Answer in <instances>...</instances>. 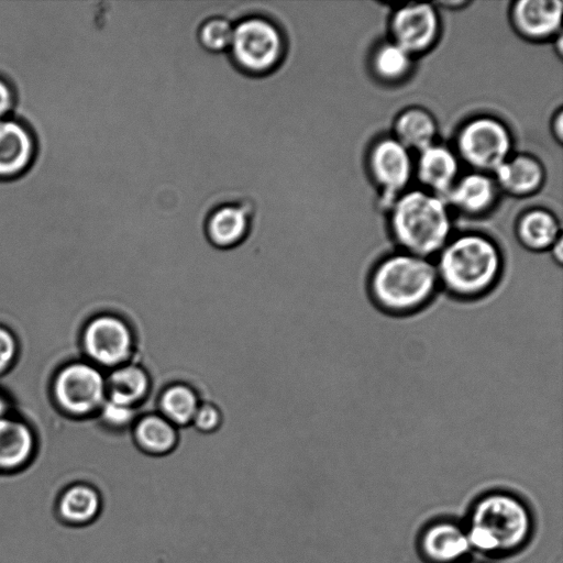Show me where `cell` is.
<instances>
[{
	"label": "cell",
	"mask_w": 563,
	"mask_h": 563,
	"mask_svg": "<svg viewBox=\"0 0 563 563\" xmlns=\"http://www.w3.org/2000/svg\"><path fill=\"white\" fill-rule=\"evenodd\" d=\"M433 262L441 292L460 301H476L490 295L506 268L498 243L478 232L452 236Z\"/></svg>",
	"instance_id": "1"
},
{
	"label": "cell",
	"mask_w": 563,
	"mask_h": 563,
	"mask_svg": "<svg viewBox=\"0 0 563 563\" xmlns=\"http://www.w3.org/2000/svg\"><path fill=\"white\" fill-rule=\"evenodd\" d=\"M367 292L376 308L386 314H416L441 292L434 262L401 251L388 252L373 265Z\"/></svg>",
	"instance_id": "2"
},
{
	"label": "cell",
	"mask_w": 563,
	"mask_h": 563,
	"mask_svg": "<svg viewBox=\"0 0 563 563\" xmlns=\"http://www.w3.org/2000/svg\"><path fill=\"white\" fill-rule=\"evenodd\" d=\"M387 211L398 251L433 260L452 238L448 203L423 189L406 190Z\"/></svg>",
	"instance_id": "3"
},
{
	"label": "cell",
	"mask_w": 563,
	"mask_h": 563,
	"mask_svg": "<svg viewBox=\"0 0 563 563\" xmlns=\"http://www.w3.org/2000/svg\"><path fill=\"white\" fill-rule=\"evenodd\" d=\"M531 529V515L522 500L506 492H493L474 503L465 531L473 549L505 555L525 545Z\"/></svg>",
	"instance_id": "4"
},
{
	"label": "cell",
	"mask_w": 563,
	"mask_h": 563,
	"mask_svg": "<svg viewBox=\"0 0 563 563\" xmlns=\"http://www.w3.org/2000/svg\"><path fill=\"white\" fill-rule=\"evenodd\" d=\"M229 51L241 70L264 75L280 64L285 40L279 27L271 20L250 16L234 26Z\"/></svg>",
	"instance_id": "5"
},
{
	"label": "cell",
	"mask_w": 563,
	"mask_h": 563,
	"mask_svg": "<svg viewBox=\"0 0 563 563\" xmlns=\"http://www.w3.org/2000/svg\"><path fill=\"white\" fill-rule=\"evenodd\" d=\"M512 137L507 125L490 115L465 122L456 134V155L475 172L493 174L510 155Z\"/></svg>",
	"instance_id": "6"
},
{
	"label": "cell",
	"mask_w": 563,
	"mask_h": 563,
	"mask_svg": "<svg viewBox=\"0 0 563 563\" xmlns=\"http://www.w3.org/2000/svg\"><path fill=\"white\" fill-rule=\"evenodd\" d=\"M82 346L90 363L111 371L132 361L135 336L124 318L106 311L95 316L86 324Z\"/></svg>",
	"instance_id": "7"
},
{
	"label": "cell",
	"mask_w": 563,
	"mask_h": 563,
	"mask_svg": "<svg viewBox=\"0 0 563 563\" xmlns=\"http://www.w3.org/2000/svg\"><path fill=\"white\" fill-rule=\"evenodd\" d=\"M367 167L378 188L380 205L388 210L406 191L413 175L411 152L393 136L382 137L368 152Z\"/></svg>",
	"instance_id": "8"
},
{
	"label": "cell",
	"mask_w": 563,
	"mask_h": 563,
	"mask_svg": "<svg viewBox=\"0 0 563 563\" xmlns=\"http://www.w3.org/2000/svg\"><path fill=\"white\" fill-rule=\"evenodd\" d=\"M54 394L58 404L71 415L98 413L107 398L106 375L92 363H71L55 378Z\"/></svg>",
	"instance_id": "9"
},
{
	"label": "cell",
	"mask_w": 563,
	"mask_h": 563,
	"mask_svg": "<svg viewBox=\"0 0 563 563\" xmlns=\"http://www.w3.org/2000/svg\"><path fill=\"white\" fill-rule=\"evenodd\" d=\"M394 43L412 56L429 51L437 42L441 23L438 8L432 3H407L394 10L390 18Z\"/></svg>",
	"instance_id": "10"
},
{
	"label": "cell",
	"mask_w": 563,
	"mask_h": 563,
	"mask_svg": "<svg viewBox=\"0 0 563 563\" xmlns=\"http://www.w3.org/2000/svg\"><path fill=\"white\" fill-rule=\"evenodd\" d=\"M36 156V140L22 121L0 119V180H11L25 174Z\"/></svg>",
	"instance_id": "11"
},
{
	"label": "cell",
	"mask_w": 563,
	"mask_h": 563,
	"mask_svg": "<svg viewBox=\"0 0 563 563\" xmlns=\"http://www.w3.org/2000/svg\"><path fill=\"white\" fill-rule=\"evenodd\" d=\"M562 7L559 0H518L510 9V20L527 40L553 38L561 34Z\"/></svg>",
	"instance_id": "12"
},
{
	"label": "cell",
	"mask_w": 563,
	"mask_h": 563,
	"mask_svg": "<svg viewBox=\"0 0 563 563\" xmlns=\"http://www.w3.org/2000/svg\"><path fill=\"white\" fill-rule=\"evenodd\" d=\"M426 563H459L471 551L465 529L453 521H437L426 527L418 539Z\"/></svg>",
	"instance_id": "13"
},
{
	"label": "cell",
	"mask_w": 563,
	"mask_h": 563,
	"mask_svg": "<svg viewBox=\"0 0 563 563\" xmlns=\"http://www.w3.org/2000/svg\"><path fill=\"white\" fill-rule=\"evenodd\" d=\"M459 159L452 148L433 143L418 153L413 174L423 190L444 199L460 177Z\"/></svg>",
	"instance_id": "14"
},
{
	"label": "cell",
	"mask_w": 563,
	"mask_h": 563,
	"mask_svg": "<svg viewBox=\"0 0 563 563\" xmlns=\"http://www.w3.org/2000/svg\"><path fill=\"white\" fill-rule=\"evenodd\" d=\"M497 185L490 174L472 172L457 178L444 200L470 217L483 216L493 208L497 198Z\"/></svg>",
	"instance_id": "15"
},
{
	"label": "cell",
	"mask_w": 563,
	"mask_h": 563,
	"mask_svg": "<svg viewBox=\"0 0 563 563\" xmlns=\"http://www.w3.org/2000/svg\"><path fill=\"white\" fill-rule=\"evenodd\" d=\"M497 188L514 197L537 194L545 179L541 162L530 154L510 155L492 174Z\"/></svg>",
	"instance_id": "16"
},
{
	"label": "cell",
	"mask_w": 563,
	"mask_h": 563,
	"mask_svg": "<svg viewBox=\"0 0 563 563\" xmlns=\"http://www.w3.org/2000/svg\"><path fill=\"white\" fill-rule=\"evenodd\" d=\"M515 235L519 245L534 255L550 252L562 239L558 217L544 208H532L520 214L516 222Z\"/></svg>",
	"instance_id": "17"
},
{
	"label": "cell",
	"mask_w": 563,
	"mask_h": 563,
	"mask_svg": "<svg viewBox=\"0 0 563 563\" xmlns=\"http://www.w3.org/2000/svg\"><path fill=\"white\" fill-rule=\"evenodd\" d=\"M203 232L213 247L230 250L246 240L251 232V220L244 208L223 205L209 214Z\"/></svg>",
	"instance_id": "18"
},
{
	"label": "cell",
	"mask_w": 563,
	"mask_h": 563,
	"mask_svg": "<svg viewBox=\"0 0 563 563\" xmlns=\"http://www.w3.org/2000/svg\"><path fill=\"white\" fill-rule=\"evenodd\" d=\"M107 399L139 408L151 394V378L140 364L129 362L106 375Z\"/></svg>",
	"instance_id": "19"
},
{
	"label": "cell",
	"mask_w": 563,
	"mask_h": 563,
	"mask_svg": "<svg viewBox=\"0 0 563 563\" xmlns=\"http://www.w3.org/2000/svg\"><path fill=\"white\" fill-rule=\"evenodd\" d=\"M393 137L410 152H421L432 145L438 133L433 115L420 107L402 110L395 119Z\"/></svg>",
	"instance_id": "20"
},
{
	"label": "cell",
	"mask_w": 563,
	"mask_h": 563,
	"mask_svg": "<svg viewBox=\"0 0 563 563\" xmlns=\"http://www.w3.org/2000/svg\"><path fill=\"white\" fill-rule=\"evenodd\" d=\"M137 448L151 455H164L173 451L178 441L177 428L158 412L144 413L132 427Z\"/></svg>",
	"instance_id": "21"
},
{
	"label": "cell",
	"mask_w": 563,
	"mask_h": 563,
	"mask_svg": "<svg viewBox=\"0 0 563 563\" xmlns=\"http://www.w3.org/2000/svg\"><path fill=\"white\" fill-rule=\"evenodd\" d=\"M101 510V496L90 483L69 486L59 497L58 514L70 525L85 527L93 522Z\"/></svg>",
	"instance_id": "22"
},
{
	"label": "cell",
	"mask_w": 563,
	"mask_h": 563,
	"mask_svg": "<svg viewBox=\"0 0 563 563\" xmlns=\"http://www.w3.org/2000/svg\"><path fill=\"white\" fill-rule=\"evenodd\" d=\"M31 430L21 421L0 417V471L16 470L33 452Z\"/></svg>",
	"instance_id": "23"
},
{
	"label": "cell",
	"mask_w": 563,
	"mask_h": 563,
	"mask_svg": "<svg viewBox=\"0 0 563 563\" xmlns=\"http://www.w3.org/2000/svg\"><path fill=\"white\" fill-rule=\"evenodd\" d=\"M196 390L188 384L176 382L163 388L156 404L157 412L176 428L191 424L200 405Z\"/></svg>",
	"instance_id": "24"
},
{
	"label": "cell",
	"mask_w": 563,
	"mask_h": 563,
	"mask_svg": "<svg viewBox=\"0 0 563 563\" xmlns=\"http://www.w3.org/2000/svg\"><path fill=\"white\" fill-rule=\"evenodd\" d=\"M371 66L379 80L395 84L409 76L413 66V56L393 41H387L374 49Z\"/></svg>",
	"instance_id": "25"
},
{
	"label": "cell",
	"mask_w": 563,
	"mask_h": 563,
	"mask_svg": "<svg viewBox=\"0 0 563 563\" xmlns=\"http://www.w3.org/2000/svg\"><path fill=\"white\" fill-rule=\"evenodd\" d=\"M234 26L223 16H212L202 22L198 30L199 43L209 52L229 49Z\"/></svg>",
	"instance_id": "26"
},
{
	"label": "cell",
	"mask_w": 563,
	"mask_h": 563,
	"mask_svg": "<svg viewBox=\"0 0 563 563\" xmlns=\"http://www.w3.org/2000/svg\"><path fill=\"white\" fill-rule=\"evenodd\" d=\"M140 416L139 408L118 404L107 398L98 411L101 424L113 431L131 429Z\"/></svg>",
	"instance_id": "27"
},
{
	"label": "cell",
	"mask_w": 563,
	"mask_h": 563,
	"mask_svg": "<svg viewBox=\"0 0 563 563\" xmlns=\"http://www.w3.org/2000/svg\"><path fill=\"white\" fill-rule=\"evenodd\" d=\"M221 420V412L216 405L201 401L192 418L191 426L201 433H211L220 427Z\"/></svg>",
	"instance_id": "28"
},
{
	"label": "cell",
	"mask_w": 563,
	"mask_h": 563,
	"mask_svg": "<svg viewBox=\"0 0 563 563\" xmlns=\"http://www.w3.org/2000/svg\"><path fill=\"white\" fill-rule=\"evenodd\" d=\"M16 351L13 335L0 327V372L12 362Z\"/></svg>",
	"instance_id": "29"
},
{
	"label": "cell",
	"mask_w": 563,
	"mask_h": 563,
	"mask_svg": "<svg viewBox=\"0 0 563 563\" xmlns=\"http://www.w3.org/2000/svg\"><path fill=\"white\" fill-rule=\"evenodd\" d=\"M14 104V89L7 79L0 76V119L8 118Z\"/></svg>",
	"instance_id": "30"
},
{
	"label": "cell",
	"mask_w": 563,
	"mask_h": 563,
	"mask_svg": "<svg viewBox=\"0 0 563 563\" xmlns=\"http://www.w3.org/2000/svg\"><path fill=\"white\" fill-rule=\"evenodd\" d=\"M551 131L554 135V139L558 142H562L563 137V112L561 109L553 115V120L551 122Z\"/></svg>",
	"instance_id": "31"
},
{
	"label": "cell",
	"mask_w": 563,
	"mask_h": 563,
	"mask_svg": "<svg viewBox=\"0 0 563 563\" xmlns=\"http://www.w3.org/2000/svg\"><path fill=\"white\" fill-rule=\"evenodd\" d=\"M454 432H451V433H445V434H453ZM439 435H443V434H439ZM432 437H437V435H432ZM426 438H430V437H426ZM419 439H424V438H419ZM413 440H418V439H413ZM408 441H411V440H408ZM402 442H406V441H402ZM397 443H400V442H397ZM391 444H396V443H391ZM387 445H390V444H387ZM383 446H386V445H383ZM378 448H382V446H378ZM378 448H374V449H378ZM374 449H371V450H374ZM366 451H369V450H366ZM366 451H363V452H366ZM363 452H360V453H363ZM360 453H356V454H360Z\"/></svg>",
	"instance_id": "32"
},
{
	"label": "cell",
	"mask_w": 563,
	"mask_h": 563,
	"mask_svg": "<svg viewBox=\"0 0 563 563\" xmlns=\"http://www.w3.org/2000/svg\"><path fill=\"white\" fill-rule=\"evenodd\" d=\"M2 408H3V405H2V402L0 400V412L2 411Z\"/></svg>",
	"instance_id": "33"
}]
</instances>
